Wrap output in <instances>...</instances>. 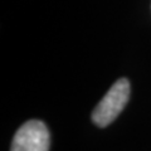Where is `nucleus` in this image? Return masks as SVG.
<instances>
[{
    "instance_id": "nucleus-2",
    "label": "nucleus",
    "mask_w": 151,
    "mask_h": 151,
    "mask_svg": "<svg viewBox=\"0 0 151 151\" xmlns=\"http://www.w3.org/2000/svg\"><path fill=\"white\" fill-rule=\"evenodd\" d=\"M50 134L44 122L30 120L15 132L10 151H49Z\"/></svg>"
},
{
    "instance_id": "nucleus-1",
    "label": "nucleus",
    "mask_w": 151,
    "mask_h": 151,
    "mask_svg": "<svg viewBox=\"0 0 151 151\" xmlns=\"http://www.w3.org/2000/svg\"><path fill=\"white\" fill-rule=\"evenodd\" d=\"M131 86L127 78H120L112 84L92 112V121L98 127L111 125L124 111L130 100Z\"/></svg>"
}]
</instances>
